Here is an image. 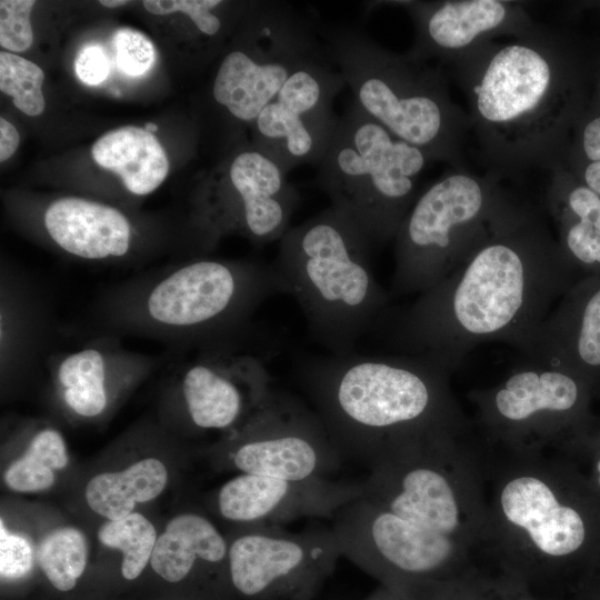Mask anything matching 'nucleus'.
Listing matches in <instances>:
<instances>
[{"label": "nucleus", "instance_id": "obj_12", "mask_svg": "<svg viewBox=\"0 0 600 600\" xmlns=\"http://www.w3.org/2000/svg\"><path fill=\"white\" fill-rule=\"evenodd\" d=\"M483 443L512 453H551L579 408L576 374L526 359L499 384L471 392Z\"/></svg>", "mask_w": 600, "mask_h": 600}, {"label": "nucleus", "instance_id": "obj_6", "mask_svg": "<svg viewBox=\"0 0 600 600\" xmlns=\"http://www.w3.org/2000/svg\"><path fill=\"white\" fill-rule=\"evenodd\" d=\"M318 30L328 58L369 117L422 150L431 162L464 166L469 119L451 99L440 66L388 50L352 27Z\"/></svg>", "mask_w": 600, "mask_h": 600}, {"label": "nucleus", "instance_id": "obj_42", "mask_svg": "<svg viewBox=\"0 0 600 600\" xmlns=\"http://www.w3.org/2000/svg\"><path fill=\"white\" fill-rule=\"evenodd\" d=\"M144 129L152 133L158 130V126L156 123L148 122L146 123Z\"/></svg>", "mask_w": 600, "mask_h": 600}, {"label": "nucleus", "instance_id": "obj_26", "mask_svg": "<svg viewBox=\"0 0 600 600\" xmlns=\"http://www.w3.org/2000/svg\"><path fill=\"white\" fill-rule=\"evenodd\" d=\"M66 442L53 428H43L30 439L24 454L4 473L6 484L13 491L36 492L54 483L53 470L68 464Z\"/></svg>", "mask_w": 600, "mask_h": 600}, {"label": "nucleus", "instance_id": "obj_17", "mask_svg": "<svg viewBox=\"0 0 600 600\" xmlns=\"http://www.w3.org/2000/svg\"><path fill=\"white\" fill-rule=\"evenodd\" d=\"M179 390L194 427L232 432L274 388L263 353L243 350L237 340H230L201 348L181 370Z\"/></svg>", "mask_w": 600, "mask_h": 600}, {"label": "nucleus", "instance_id": "obj_34", "mask_svg": "<svg viewBox=\"0 0 600 600\" xmlns=\"http://www.w3.org/2000/svg\"><path fill=\"white\" fill-rule=\"evenodd\" d=\"M493 573L468 579L436 581L414 586L419 600H478L486 579Z\"/></svg>", "mask_w": 600, "mask_h": 600}, {"label": "nucleus", "instance_id": "obj_2", "mask_svg": "<svg viewBox=\"0 0 600 600\" xmlns=\"http://www.w3.org/2000/svg\"><path fill=\"white\" fill-rule=\"evenodd\" d=\"M488 171L563 169L577 93L569 50L550 26L490 40L451 66Z\"/></svg>", "mask_w": 600, "mask_h": 600}, {"label": "nucleus", "instance_id": "obj_33", "mask_svg": "<svg viewBox=\"0 0 600 600\" xmlns=\"http://www.w3.org/2000/svg\"><path fill=\"white\" fill-rule=\"evenodd\" d=\"M33 553L27 539L9 533L1 520L0 524V573L2 579H18L32 568Z\"/></svg>", "mask_w": 600, "mask_h": 600}, {"label": "nucleus", "instance_id": "obj_41", "mask_svg": "<svg viewBox=\"0 0 600 600\" xmlns=\"http://www.w3.org/2000/svg\"><path fill=\"white\" fill-rule=\"evenodd\" d=\"M127 3H128V1H126V0H101L100 1V4H102L103 7H107V8H117V7H120V6H124Z\"/></svg>", "mask_w": 600, "mask_h": 600}, {"label": "nucleus", "instance_id": "obj_19", "mask_svg": "<svg viewBox=\"0 0 600 600\" xmlns=\"http://www.w3.org/2000/svg\"><path fill=\"white\" fill-rule=\"evenodd\" d=\"M362 492V483L241 473L220 488L217 508L230 521L281 527L304 517H334Z\"/></svg>", "mask_w": 600, "mask_h": 600}, {"label": "nucleus", "instance_id": "obj_20", "mask_svg": "<svg viewBox=\"0 0 600 600\" xmlns=\"http://www.w3.org/2000/svg\"><path fill=\"white\" fill-rule=\"evenodd\" d=\"M50 363L66 406L92 418L107 409L113 382L129 380L156 361L124 349L111 337H100L53 357Z\"/></svg>", "mask_w": 600, "mask_h": 600}, {"label": "nucleus", "instance_id": "obj_43", "mask_svg": "<svg viewBox=\"0 0 600 600\" xmlns=\"http://www.w3.org/2000/svg\"><path fill=\"white\" fill-rule=\"evenodd\" d=\"M594 468H596V471H597V474H598L597 483H598V486L600 488V458L597 460Z\"/></svg>", "mask_w": 600, "mask_h": 600}, {"label": "nucleus", "instance_id": "obj_14", "mask_svg": "<svg viewBox=\"0 0 600 600\" xmlns=\"http://www.w3.org/2000/svg\"><path fill=\"white\" fill-rule=\"evenodd\" d=\"M229 439L230 461L242 473L329 479L340 462L341 452L319 416L276 389Z\"/></svg>", "mask_w": 600, "mask_h": 600}, {"label": "nucleus", "instance_id": "obj_31", "mask_svg": "<svg viewBox=\"0 0 600 600\" xmlns=\"http://www.w3.org/2000/svg\"><path fill=\"white\" fill-rule=\"evenodd\" d=\"M118 68L129 77L146 74L157 60L153 43L140 31L119 29L113 36Z\"/></svg>", "mask_w": 600, "mask_h": 600}, {"label": "nucleus", "instance_id": "obj_28", "mask_svg": "<svg viewBox=\"0 0 600 600\" xmlns=\"http://www.w3.org/2000/svg\"><path fill=\"white\" fill-rule=\"evenodd\" d=\"M98 538L102 544L121 550V573L127 580L141 574L151 560L158 539L153 524L139 512L104 522L99 528Z\"/></svg>", "mask_w": 600, "mask_h": 600}, {"label": "nucleus", "instance_id": "obj_38", "mask_svg": "<svg viewBox=\"0 0 600 600\" xmlns=\"http://www.w3.org/2000/svg\"><path fill=\"white\" fill-rule=\"evenodd\" d=\"M20 136L17 129L8 120L0 119V160L9 159L17 150Z\"/></svg>", "mask_w": 600, "mask_h": 600}, {"label": "nucleus", "instance_id": "obj_21", "mask_svg": "<svg viewBox=\"0 0 600 600\" xmlns=\"http://www.w3.org/2000/svg\"><path fill=\"white\" fill-rule=\"evenodd\" d=\"M50 239L64 252L90 261L129 254L133 229L117 208L78 197L51 202L43 214Z\"/></svg>", "mask_w": 600, "mask_h": 600}, {"label": "nucleus", "instance_id": "obj_7", "mask_svg": "<svg viewBox=\"0 0 600 600\" xmlns=\"http://www.w3.org/2000/svg\"><path fill=\"white\" fill-rule=\"evenodd\" d=\"M279 293L288 286L273 263L199 258L118 297L111 316L119 327L202 348L237 340L256 309Z\"/></svg>", "mask_w": 600, "mask_h": 600}, {"label": "nucleus", "instance_id": "obj_18", "mask_svg": "<svg viewBox=\"0 0 600 600\" xmlns=\"http://www.w3.org/2000/svg\"><path fill=\"white\" fill-rule=\"evenodd\" d=\"M411 18L412 59L451 66L481 44L519 36L538 21L523 2L509 0L393 1Z\"/></svg>", "mask_w": 600, "mask_h": 600}, {"label": "nucleus", "instance_id": "obj_32", "mask_svg": "<svg viewBox=\"0 0 600 600\" xmlns=\"http://www.w3.org/2000/svg\"><path fill=\"white\" fill-rule=\"evenodd\" d=\"M33 0L0 1V46L13 52L26 51L33 40L30 22Z\"/></svg>", "mask_w": 600, "mask_h": 600}, {"label": "nucleus", "instance_id": "obj_30", "mask_svg": "<svg viewBox=\"0 0 600 600\" xmlns=\"http://www.w3.org/2000/svg\"><path fill=\"white\" fill-rule=\"evenodd\" d=\"M220 0H147L142 4L153 14L184 13L198 29L209 37H218L223 28L224 20L219 9Z\"/></svg>", "mask_w": 600, "mask_h": 600}, {"label": "nucleus", "instance_id": "obj_29", "mask_svg": "<svg viewBox=\"0 0 600 600\" xmlns=\"http://www.w3.org/2000/svg\"><path fill=\"white\" fill-rule=\"evenodd\" d=\"M43 80L42 69L32 61L14 53L0 52V90L10 96L23 113L36 117L44 110Z\"/></svg>", "mask_w": 600, "mask_h": 600}, {"label": "nucleus", "instance_id": "obj_37", "mask_svg": "<svg viewBox=\"0 0 600 600\" xmlns=\"http://www.w3.org/2000/svg\"><path fill=\"white\" fill-rule=\"evenodd\" d=\"M576 148L583 162L600 161V114L587 119L583 123Z\"/></svg>", "mask_w": 600, "mask_h": 600}, {"label": "nucleus", "instance_id": "obj_40", "mask_svg": "<svg viewBox=\"0 0 600 600\" xmlns=\"http://www.w3.org/2000/svg\"><path fill=\"white\" fill-rule=\"evenodd\" d=\"M578 169L582 183L600 196V161L583 162Z\"/></svg>", "mask_w": 600, "mask_h": 600}, {"label": "nucleus", "instance_id": "obj_5", "mask_svg": "<svg viewBox=\"0 0 600 600\" xmlns=\"http://www.w3.org/2000/svg\"><path fill=\"white\" fill-rule=\"evenodd\" d=\"M497 451L499 460L486 449L482 457L494 570L551 597L563 562L587 541L586 519L564 499L551 453Z\"/></svg>", "mask_w": 600, "mask_h": 600}, {"label": "nucleus", "instance_id": "obj_10", "mask_svg": "<svg viewBox=\"0 0 600 600\" xmlns=\"http://www.w3.org/2000/svg\"><path fill=\"white\" fill-rule=\"evenodd\" d=\"M333 518L331 529L341 556L380 584L411 588L490 572L478 554L410 524L362 494Z\"/></svg>", "mask_w": 600, "mask_h": 600}, {"label": "nucleus", "instance_id": "obj_8", "mask_svg": "<svg viewBox=\"0 0 600 600\" xmlns=\"http://www.w3.org/2000/svg\"><path fill=\"white\" fill-rule=\"evenodd\" d=\"M429 163L422 150L393 136L352 100L339 117L313 183L373 248L394 239Z\"/></svg>", "mask_w": 600, "mask_h": 600}, {"label": "nucleus", "instance_id": "obj_25", "mask_svg": "<svg viewBox=\"0 0 600 600\" xmlns=\"http://www.w3.org/2000/svg\"><path fill=\"white\" fill-rule=\"evenodd\" d=\"M167 480L164 464L156 458H146L123 471L94 476L86 487V500L96 513L118 520L132 513L136 503L157 498Z\"/></svg>", "mask_w": 600, "mask_h": 600}, {"label": "nucleus", "instance_id": "obj_15", "mask_svg": "<svg viewBox=\"0 0 600 600\" xmlns=\"http://www.w3.org/2000/svg\"><path fill=\"white\" fill-rule=\"evenodd\" d=\"M346 86L326 50L306 62L253 122V147L287 174L302 164L318 166L339 121L333 100Z\"/></svg>", "mask_w": 600, "mask_h": 600}, {"label": "nucleus", "instance_id": "obj_16", "mask_svg": "<svg viewBox=\"0 0 600 600\" xmlns=\"http://www.w3.org/2000/svg\"><path fill=\"white\" fill-rule=\"evenodd\" d=\"M300 200L287 173L256 147L236 152L226 169L222 188L200 210L208 238L239 232L253 243L280 240Z\"/></svg>", "mask_w": 600, "mask_h": 600}, {"label": "nucleus", "instance_id": "obj_13", "mask_svg": "<svg viewBox=\"0 0 600 600\" xmlns=\"http://www.w3.org/2000/svg\"><path fill=\"white\" fill-rule=\"evenodd\" d=\"M341 551L332 529L290 532L260 526L228 544L227 570L240 594L258 600H310Z\"/></svg>", "mask_w": 600, "mask_h": 600}, {"label": "nucleus", "instance_id": "obj_3", "mask_svg": "<svg viewBox=\"0 0 600 600\" xmlns=\"http://www.w3.org/2000/svg\"><path fill=\"white\" fill-rule=\"evenodd\" d=\"M448 372L419 358L350 352L302 362V381L340 452L366 461L394 446L467 427Z\"/></svg>", "mask_w": 600, "mask_h": 600}, {"label": "nucleus", "instance_id": "obj_23", "mask_svg": "<svg viewBox=\"0 0 600 600\" xmlns=\"http://www.w3.org/2000/svg\"><path fill=\"white\" fill-rule=\"evenodd\" d=\"M91 152L101 168L117 173L126 189L137 196L154 191L169 171L164 149L144 128L111 130L94 142Z\"/></svg>", "mask_w": 600, "mask_h": 600}, {"label": "nucleus", "instance_id": "obj_27", "mask_svg": "<svg viewBox=\"0 0 600 600\" xmlns=\"http://www.w3.org/2000/svg\"><path fill=\"white\" fill-rule=\"evenodd\" d=\"M37 558L51 584L60 591H69L86 569L87 540L72 527L53 530L41 541Z\"/></svg>", "mask_w": 600, "mask_h": 600}, {"label": "nucleus", "instance_id": "obj_22", "mask_svg": "<svg viewBox=\"0 0 600 600\" xmlns=\"http://www.w3.org/2000/svg\"><path fill=\"white\" fill-rule=\"evenodd\" d=\"M551 310L522 351L527 360L576 373L600 368V287L581 303L567 298Z\"/></svg>", "mask_w": 600, "mask_h": 600}, {"label": "nucleus", "instance_id": "obj_9", "mask_svg": "<svg viewBox=\"0 0 600 600\" xmlns=\"http://www.w3.org/2000/svg\"><path fill=\"white\" fill-rule=\"evenodd\" d=\"M501 178L450 167L418 193L394 236V296L421 294L449 276L518 200Z\"/></svg>", "mask_w": 600, "mask_h": 600}, {"label": "nucleus", "instance_id": "obj_36", "mask_svg": "<svg viewBox=\"0 0 600 600\" xmlns=\"http://www.w3.org/2000/svg\"><path fill=\"white\" fill-rule=\"evenodd\" d=\"M77 77L88 86H97L104 81L110 72V61L98 44H89L82 48L74 61Z\"/></svg>", "mask_w": 600, "mask_h": 600}, {"label": "nucleus", "instance_id": "obj_1", "mask_svg": "<svg viewBox=\"0 0 600 600\" xmlns=\"http://www.w3.org/2000/svg\"><path fill=\"white\" fill-rule=\"evenodd\" d=\"M568 263L539 211L518 201L397 319L392 344L448 373L483 342L523 351L564 290Z\"/></svg>", "mask_w": 600, "mask_h": 600}, {"label": "nucleus", "instance_id": "obj_4", "mask_svg": "<svg viewBox=\"0 0 600 600\" xmlns=\"http://www.w3.org/2000/svg\"><path fill=\"white\" fill-rule=\"evenodd\" d=\"M372 247L329 206L279 240L272 262L300 306L311 336L333 354L353 352L383 314L389 296L374 278Z\"/></svg>", "mask_w": 600, "mask_h": 600}, {"label": "nucleus", "instance_id": "obj_11", "mask_svg": "<svg viewBox=\"0 0 600 600\" xmlns=\"http://www.w3.org/2000/svg\"><path fill=\"white\" fill-rule=\"evenodd\" d=\"M241 40L221 59L211 96L236 122L252 126L290 76L324 47L307 14L277 0L252 4Z\"/></svg>", "mask_w": 600, "mask_h": 600}, {"label": "nucleus", "instance_id": "obj_39", "mask_svg": "<svg viewBox=\"0 0 600 600\" xmlns=\"http://www.w3.org/2000/svg\"><path fill=\"white\" fill-rule=\"evenodd\" d=\"M366 600H419L414 588L380 584Z\"/></svg>", "mask_w": 600, "mask_h": 600}, {"label": "nucleus", "instance_id": "obj_24", "mask_svg": "<svg viewBox=\"0 0 600 600\" xmlns=\"http://www.w3.org/2000/svg\"><path fill=\"white\" fill-rule=\"evenodd\" d=\"M223 561H228V543L213 523L197 513H182L158 537L150 563L166 581L179 582L197 562L218 566Z\"/></svg>", "mask_w": 600, "mask_h": 600}, {"label": "nucleus", "instance_id": "obj_35", "mask_svg": "<svg viewBox=\"0 0 600 600\" xmlns=\"http://www.w3.org/2000/svg\"><path fill=\"white\" fill-rule=\"evenodd\" d=\"M478 600H553L552 597L533 592L524 584L500 573L490 574Z\"/></svg>", "mask_w": 600, "mask_h": 600}]
</instances>
